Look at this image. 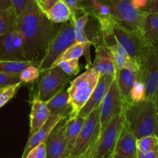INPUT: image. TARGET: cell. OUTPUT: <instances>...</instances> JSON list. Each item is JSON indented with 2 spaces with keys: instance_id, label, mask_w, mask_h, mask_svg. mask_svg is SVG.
I'll list each match as a JSON object with an SVG mask.
<instances>
[{
  "instance_id": "obj_38",
  "label": "cell",
  "mask_w": 158,
  "mask_h": 158,
  "mask_svg": "<svg viewBox=\"0 0 158 158\" xmlns=\"http://www.w3.org/2000/svg\"><path fill=\"white\" fill-rule=\"evenodd\" d=\"M71 11V16H76L81 10V6L79 0H63Z\"/></svg>"
},
{
  "instance_id": "obj_6",
  "label": "cell",
  "mask_w": 158,
  "mask_h": 158,
  "mask_svg": "<svg viewBox=\"0 0 158 158\" xmlns=\"http://www.w3.org/2000/svg\"><path fill=\"white\" fill-rule=\"evenodd\" d=\"M125 110L111 119L100 133L90 153L91 158H107L112 154L125 123Z\"/></svg>"
},
{
  "instance_id": "obj_29",
  "label": "cell",
  "mask_w": 158,
  "mask_h": 158,
  "mask_svg": "<svg viewBox=\"0 0 158 158\" xmlns=\"http://www.w3.org/2000/svg\"><path fill=\"white\" fill-rule=\"evenodd\" d=\"M136 149L143 153L158 151V136L152 135L136 139Z\"/></svg>"
},
{
  "instance_id": "obj_14",
  "label": "cell",
  "mask_w": 158,
  "mask_h": 158,
  "mask_svg": "<svg viewBox=\"0 0 158 158\" xmlns=\"http://www.w3.org/2000/svg\"><path fill=\"white\" fill-rule=\"evenodd\" d=\"M111 155L113 158L137 157L136 139L126 120Z\"/></svg>"
},
{
  "instance_id": "obj_32",
  "label": "cell",
  "mask_w": 158,
  "mask_h": 158,
  "mask_svg": "<svg viewBox=\"0 0 158 158\" xmlns=\"http://www.w3.org/2000/svg\"><path fill=\"white\" fill-rule=\"evenodd\" d=\"M40 68L35 65H31V66L27 67L26 69L22 71L19 75V79L23 84V83H32L37 80L38 77H40Z\"/></svg>"
},
{
  "instance_id": "obj_1",
  "label": "cell",
  "mask_w": 158,
  "mask_h": 158,
  "mask_svg": "<svg viewBox=\"0 0 158 158\" xmlns=\"http://www.w3.org/2000/svg\"><path fill=\"white\" fill-rule=\"evenodd\" d=\"M38 8L35 0H29L18 19V27L23 36L26 60L40 68L50 44L59 29Z\"/></svg>"
},
{
  "instance_id": "obj_2",
  "label": "cell",
  "mask_w": 158,
  "mask_h": 158,
  "mask_svg": "<svg viewBox=\"0 0 158 158\" xmlns=\"http://www.w3.org/2000/svg\"><path fill=\"white\" fill-rule=\"evenodd\" d=\"M125 117L136 139L152 135L158 136V107L153 100L130 102L126 106Z\"/></svg>"
},
{
  "instance_id": "obj_26",
  "label": "cell",
  "mask_w": 158,
  "mask_h": 158,
  "mask_svg": "<svg viewBox=\"0 0 158 158\" xmlns=\"http://www.w3.org/2000/svg\"><path fill=\"white\" fill-rule=\"evenodd\" d=\"M16 28L19 27L18 17L14 10H0V35Z\"/></svg>"
},
{
  "instance_id": "obj_13",
  "label": "cell",
  "mask_w": 158,
  "mask_h": 158,
  "mask_svg": "<svg viewBox=\"0 0 158 158\" xmlns=\"http://www.w3.org/2000/svg\"><path fill=\"white\" fill-rule=\"evenodd\" d=\"M66 123L67 118H63L47 138L45 144L48 158H67Z\"/></svg>"
},
{
  "instance_id": "obj_23",
  "label": "cell",
  "mask_w": 158,
  "mask_h": 158,
  "mask_svg": "<svg viewBox=\"0 0 158 158\" xmlns=\"http://www.w3.org/2000/svg\"><path fill=\"white\" fill-rule=\"evenodd\" d=\"M85 118L77 116L72 119H67L65 136L67 141V158L68 157L70 152L73 146L75 143L80 131L84 124Z\"/></svg>"
},
{
  "instance_id": "obj_24",
  "label": "cell",
  "mask_w": 158,
  "mask_h": 158,
  "mask_svg": "<svg viewBox=\"0 0 158 158\" xmlns=\"http://www.w3.org/2000/svg\"><path fill=\"white\" fill-rule=\"evenodd\" d=\"M46 16L54 23L60 24L70 21L71 11L63 0H58Z\"/></svg>"
},
{
  "instance_id": "obj_37",
  "label": "cell",
  "mask_w": 158,
  "mask_h": 158,
  "mask_svg": "<svg viewBox=\"0 0 158 158\" xmlns=\"http://www.w3.org/2000/svg\"><path fill=\"white\" fill-rule=\"evenodd\" d=\"M28 1L29 0H10L12 6H13L16 15L17 16L18 19L23 13L24 10L28 3Z\"/></svg>"
},
{
  "instance_id": "obj_25",
  "label": "cell",
  "mask_w": 158,
  "mask_h": 158,
  "mask_svg": "<svg viewBox=\"0 0 158 158\" xmlns=\"http://www.w3.org/2000/svg\"><path fill=\"white\" fill-rule=\"evenodd\" d=\"M89 17L90 16L86 13H82L80 16H71L70 21L74 27L75 43H90L85 32V27L89 21Z\"/></svg>"
},
{
  "instance_id": "obj_19",
  "label": "cell",
  "mask_w": 158,
  "mask_h": 158,
  "mask_svg": "<svg viewBox=\"0 0 158 158\" xmlns=\"http://www.w3.org/2000/svg\"><path fill=\"white\" fill-rule=\"evenodd\" d=\"M106 48L112 54L117 69L126 68L134 72H139L140 65L127 52L125 49L117 41L106 45Z\"/></svg>"
},
{
  "instance_id": "obj_21",
  "label": "cell",
  "mask_w": 158,
  "mask_h": 158,
  "mask_svg": "<svg viewBox=\"0 0 158 158\" xmlns=\"http://www.w3.org/2000/svg\"><path fill=\"white\" fill-rule=\"evenodd\" d=\"M142 36L149 47H158V14L146 13Z\"/></svg>"
},
{
  "instance_id": "obj_30",
  "label": "cell",
  "mask_w": 158,
  "mask_h": 158,
  "mask_svg": "<svg viewBox=\"0 0 158 158\" xmlns=\"http://www.w3.org/2000/svg\"><path fill=\"white\" fill-rule=\"evenodd\" d=\"M146 100L145 85L141 79L139 73H137V78L133 84L130 95V101L132 102H140Z\"/></svg>"
},
{
  "instance_id": "obj_33",
  "label": "cell",
  "mask_w": 158,
  "mask_h": 158,
  "mask_svg": "<svg viewBox=\"0 0 158 158\" xmlns=\"http://www.w3.org/2000/svg\"><path fill=\"white\" fill-rule=\"evenodd\" d=\"M78 60L79 59H72V60H64V61L58 64L57 66L60 67L68 75L72 77V76L78 74L80 70H81Z\"/></svg>"
},
{
  "instance_id": "obj_5",
  "label": "cell",
  "mask_w": 158,
  "mask_h": 158,
  "mask_svg": "<svg viewBox=\"0 0 158 158\" xmlns=\"http://www.w3.org/2000/svg\"><path fill=\"white\" fill-rule=\"evenodd\" d=\"M109 6L112 16L117 23L137 32L142 36V27L146 12L138 10L131 0H103Z\"/></svg>"
},
{
  "instance_id": "obj_35",
  "label": "cell",
  "mask_w": 158,
  "mask_h": 158,
  "mask_svg": "<svg viewBox=\"0 0 158 158\" xmlns=\"http://www.w3.org/2000/svg\"><path fill=\"white\" fill-rule=\"evenodd\" d=\"M20 82L19 76L0 72V89Z\"/></svg>"
},
{
  "instance_id": "obj_27",
  "label": "cell",
  "mask_w": 158,
  "mask_h": 158,
  "mask_svg": "<svg viewBox=\"0 0 158 158\" xmlns=\"http://www.w3.org/2000/svg\"><path fill=\"white\" fill-rule=\"evenodd\" d=\"M31 65L36 66L35 64L30 61H27H27H15V60L0 61V72L19 76L24 69Z\"/></svg>"
},
{
  "instance_id": "obj_40",
  "label": "cell",
  "mask_w": 158,
  "mask_h": 158,
  "mask_svg": "<svg viewBox=\"0 0 158 158\" xmlns=\"http://www.w3.org/2000/svg\"><path fill=\"white\" fill-rule=\"evenodd\" d=\"M131 2L136 9L143 10L147 6L150 0H131Z\"/></svg>"
},
{
  "instance_id": "obj_22",
  "label": "cell",
  "mask_w": 158,
  "mask_h": 158,
  "mask_svg": "<svg viewBox=\"0 0 158 158\" xmlns=\"http://www.w3.org/2000/svg\"><path fill=\"white\" fill-rule=\"evenodd\" d=\"M137 73L126 68L117 69L115 80L118 89L124 99L130 102V95L135 81L137 78Z\"/></svg>"
},
{
  "instance_id": "obj_43",
  "label": "cell",
  "mask_w": 158,
  "mask_h": 158,
  "mask_svg": "<svg viewBox=\"0 0 158 158\" xmlns=\"http://www.w3.org/2000/svg\"><path fill=\"white\" fill-rule=\"evenodd\" d=\"M79 158H91V156H90V153H85V154L83 155L82 156H81V157H79Z\"/></svg>"
},
{
  "instance_id": "obj_8",
  "label": "cell",
  "mask_w": 158,
  "mask_h": 158,
  "mask_svg": "<svg viewBox=\"0 0 158 158\" xmlns=\"http://www.w3.org/2000/svg\"><path fill=\"white\" fill-rule=\"evenodd\" d=\"M113 36L115 40L141 66L150 49L143 36L117 22L113 27Z\"/></svg>"
},
{
  "instance_id": "obj_42",
  "label": "cell",
  "mask_w": 158,
  "mask_h": 158,
  "mask_svg": "<svg viewBox=\"0 0 158 158\" xmlns=\"http://www.w3.org/2000/svg\"><path fill=\"white\" fill-rule=\"evenodd\" d=\"M0 10H13L10 0H0Z\"/></svg>"
},
{
  "instance_id": "obj_9",
  "label": "cell",
  "mask_w": 158,
  "mask_h": 158,
  "mask_svg": "<svg viewBox=\"0 0 158 158\" xmlns=\"http://www.w3.org/2000/svg\"><path fill=\"white\" fill-rule=\"evenodd\" d=\"M74 43L75 36L72 23L68 21L60 23L58 31L56 33L48 48L46 55L40 63V70L42 71L51 68L57 57Z\"/></svg>"
},
{
  "instance_id": "obj_12",
  "label": "cell",
  "mask_w": 158,
  "mask_h": 158,
  "mask_svg": "<svg viewBox=\"0 0 158 158\" xmlns=\"http://www.w3.org/2000/svg\"><path fill=\"white\" fill-rule=\"evenodd\" d=\"M10 60L27 61L24 54L23 36L19 28L0 35V61Z\"/></svg>"
},
{
  "instance_id": "obj_45",
  "label": "cell",
  "mask_w": 158,
  "mask_h": 158,
  "mask_svg": "<svg viewBox=\"0 0 158 158\" xmlns=\"http://www.w3.org/2000/svg\"><path fill=\"white\" fill-rule=\"evenodd\" d=\"M150 1H152V0H150Z\"/></svg>"
},
{
  "instance_id": "obj_36",
  "label": "cell",
  "mask_w": 158,
  "mask_h": 158,
  "mask_svg": "<svg viewBox=\"0 0 158 158\" xmlns=\"http://www.w3.org/2000/svg\"><path fill=\"white\" fill-rule=\"evenodd\" d=\"M36 3L37 5L38 8L40 10V11L47 16L50 10H51L54 4L58 1V0H35Z\"/></svg>"
},
{
  "instance_id": "obj_18",
  "label": "cell",
  "mask_w": 158,
  "mask_h": 158,
  "mask_svg": "<svg viewBox=\"0 0 158 158\" xmlns=\"http://www.w3.org/2000/svg\"><path fill=\"white\" fill-rule=\"evenodd\" d=\"M92 68L95 69L99 76L111 75L115 77L117 68L112 54L105 46L95 48V58Z\"/></svg>"
},
{
  "instance_id": "obj_44",
  "label": "cell",
  "mask_w": 158,
  "mask_h": 158,
  "mask_svg": "<svg viewBox=\"0 0 158 158\" xmlns=\"http://www.w3.org/2000/svg\"><path fill=\"white\" fill-rule=\"evenodd\" d=\"M107 158H113V157H112V155H109V156H108Z\"/></svg>"
},
{
  "instance_id": "obj_15",
  "label": "cell",
  "mask_w": 158,
  "mask_h": 158,
  "mask_svg": "<svg viewBox=\"0 0 158 158\" xmlns=\"http://www.w3.org/2000/svg\"><path fill=\"white\" fill-rule=\"evenodd\" d=\"M115 77L111 75L100 76L95 90L92 92L89 101L83 106L78 114V116L86 118L94 109L99 107L103 98L106 96L111 85L113 82Z\"/></svg>"
},
{
  "instance_id": "obj_17",
  "label": "cell",
  "mask_w": 158,
  "mask_h": 158,
  "mask_svg": "<svg viewBox=\"0 0 158 158\" xmlns=\"http://www.w3.org/2000/svg\"><path fill=\"white\" fill-rule=\"evenodd\" d=\"M63 118H62L61 116H59V115H51L43 127H40L34 134L29 136L28 141H27V145H26L25 148H24L21 158H26V156H27L29 152L32 149H33L35 147L39 145L40 143L45 142L47 138L50 135V133L52 132V130L55 128L56 126Z\"/></svg>"
},
{
  "instance_id": "obj_41",
  "label": "cell",
  "mask_w": 158,
  "mask_h": 158,
  "mask_svg": "<svg viewBox=\"0 0 158 158\" xmlns=\"http://www.w3.org/2000/svg\"><path fill=\"white\" fill-rule=\"evenodd\" d=\"M136 158H158V151L150 152V153H138Z\"/></svg>"
},
{
  "instance_id": "obj_28",
  "label": "cell",
  "mask_w": 158,
  "mask_h": 158,
  "mask_svg": "<svg viewBox=\"0 0 158 158\" xmlns=\"http://www.w3.org/2000/svg\"><path fill=\"white\" fill-rule=\"evenodd\" d=\"M85 44L81 43H74L71 45L70 48H68L66 51H64L60 56L57 58V60L54 61L51 67L57 66L58 64L64 60H72V59H79L81 56L85 54Z\"/></svg>"
},
{
  "instance_id": "obj_39",
  "label": "cell",
  "mask_w": 158,
  "mask_h": 158,
  "mask_svg": "<svg viewBox=\"0 0 158 158\" xmlns=\"http://www.w3.org/2000/svg\"><path fill=\"white\" fill-rule=\"evenodd\" d=\"M147 13H158V0H152L147 6L143 10Z\"/></svg>"
},
{
  "instance_id": "obj_3",
  "label": "cell",
  "mask_w": 158,
  "mask_h": 158,
  "mask_svg": "<svg viewBox=\"0 0 158 158\" xmlns=\"http://www.w3.org/2000/svg\"><path fill=\"white\" fill-rule=\"evenodd\" d=\"M99 77L95 69L90 68L71 81L68 89L71 112L67 119H72L78 116L81 109L87 103L95 90Z\"/></svg>"
},
{
  "instance_id": "obj_20",
  "label": "cell",
  "mask_w": 158,
  "mask_h": 158,
  "mask_svg": "<svg viewBox=\"0 0 158 158\" xmlns=\"http://www.w3.org/2000/svg\"><path fill=\"white\" fill-rule=\"evenodd\" d=\"M51 115H59L68 118L71 112V106L69 103L68 90L62 91L47 102Z\"/></svg>"
},
{
  "instance_id": "obj_46",
  "label": "cell",
  "mask_w": 158,
  "mask_h": 158,
  "mask_svg": "<svg viewBox=\"0 0 158 158\" xmlns=\"http://www.w3.org/2000/svg\"><path fill=\"white\" fill-rule=\"evenodd\" d=\"M157 14H158V13H157Z\"/></svg>"
},
{
  "instance_id": "obj_16",
  "label": "cell",
  "mask_w": 158,
  "mask_h": 158,
  "mask_svg": "<svg viewBox=\"0 0 158 158\" xmlns=\"http://www.w3.org/2000/svg\"><path fill=\"white\" fill-rule=\"evenodd\" d=\"M51 116L46 102L40 99L37 95L34 96L32 101L31 112L30 115V132L29 136L34 134Z\"/></svg>"
},
{
  "instance_id": "obj_34",
  "label": "cell",
  "mask_w": 158,
  "mask_h": 158,
  "mask_svg": "<svg viewBox=\"0 0 158 158\" xmlns=\"http://www.w3.org/2000/svg\"><path fill=\"white\" fill-rule=\"evenodd\" d=\"M26 158H48L47 147L45 142L40 143L34 148L32 149Z\"/></svg>"
},
{
  "instance_id": "obj_7",
  "label": "cell",
  "mask_w": 158,
  "mask_h": 158,
  "mask_svg": "<svg viewBox=\"0 0 158 158\" xmlns=\"http://www.w3.org/2000/svg\"><path fill=\"white\" fill-rule=\"evenodd\" d=\"M68 75L60 67H51L40 71L37 81V96L44 102L49 101L54 95L64 91L70 80Z\"/></svg>"
},
{
  "instance_id": "obj_11",
  "label": "cell",
  "mask_w": 158,
  "mask_h": 158,
  "mask_svg": "<svg viewBox=\"0 0 158 158\" xmlns=\"http://www.w3.org/2000/svg\"><path fill=\"white\" fill-rule=\"evenodd\" d=\"M128 103L123 97L116 81L114 79L100 106L101 131L113 117L124 112Z\"/></svg>"
},
{
  "instance_id": "obj_31",
  "label": "cell",
  "mask_w": 158,
  "mask_h": 158,
  "mask_svg": "<svg viewBox=\"0 0 158 158\" xmlns=\"http://www.w3.org/2000/svg\"><path fill=\"white\" fill-rule=\"evenodd\" d=\"M22 85L23 83L20 81L16 84L0 89V109L14 98Z\"/></svg>"
},
{
  "instance_id": "obj_4",
  "label": "cell",
  "mask_w": 158,
  "mask_h": 158,
  "mask_svg": "<svg viewBox=\"0 0 158 158\" xmlns=\"http://www.w3.org/2000/svg\"><path fill=\"white\" fill-rule=\"evenodd\" d=\"M101 133L100 106L94 109L85 118L75 143L68 158H79L90 153L96 143Z\"/></svg>"
},
{
  "instance_id": "obj_10",
  "label": "cell",
  "mask_w": 158,
  "mask_h": 158,
  "mask_svg": "<svg viewBox=\"0 0 158 158\" xmlns=\"http://www.w3.org/2000/svg\"><path fill=\"white\" fill-rule=\"evenodd\" d=\"M139 73L145 85L146 99L153 100L158 107V47H150Z\"/></svg>"
}]
</instances>
